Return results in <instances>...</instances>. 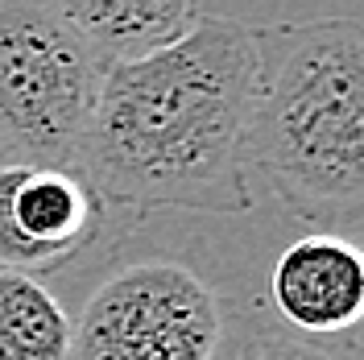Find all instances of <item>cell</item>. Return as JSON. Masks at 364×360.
<instances>
[{
  "label": "cell",
  "instance_id": "cell-1",
  "mask_svg": "<svg viewBox=\"0 0 364 360\" xmlns=\"http://www.w3.org/2000/svg\"><path fill=\"white\" fill-rule=\"evenodd\" d=\"M298 224L249 216H120L46 286L70 323L67 360H245L269 332L265 273Z\"/></svg>",
  "mask_w": 364,
  "mask_h": 360
},
{
  "label": "cell",
  "instance_id": "cell-2",
  "mask_svg": "<svg viewBox=\"0 0 364 360\" xmlns=\"http://www.w3.org/2000/svg\"><path fill=\"white\" fill-rule=\"evenodd\" d=\"M252 100L257 25L203 9L186 38L104 75L75 166L129 216H249Z\"/></svg>",
  "mask_w": 364,
  "mask_h": 360
},
{
  "label": "cell",
  "instance_id": "cell-3",
  "mask_svg": "<svg viewBox=\"0 0 364 360\" xmlns=\"http://www.w3.org/2000/svg\"><path fill=\"white\" fill-rule=\"evenodd\" d=\"M249 174L286 220L356 245L364 207V25L356 13L257 25Z\"/></svg>",
  "mask_w": 364,
  "mask_h": 360
},
{
  "label": "cell",
  "instance_id": "cell-4",
  "mask_svg": "<svg viewBox=\"0 0 364 360\" xmlns=\"http://www.w3.org/2000/svg\"><path fill=\"white\" fill-rule=\"evenodd\" d=\"M104 67L58 4H0V149L13 162L75 166Z\"/></svg>",
  "mask_w": 364,
  "mask_h": 360
},
{
  "label": "cell",
  "instance_id": "cell-5",
  "mask_svg": "<svg viewBox=\"0 0 364 360\" xmlns=\"http://www.w3.org/2000/svg\"><path fill=\"white\" fill-rule=\"evenodd\" d=\"M120 216L79 166L0 162V270L50 282L100 245Z\"/></svg>",
  "mask_w": 364,
  "mask_h": 360
},
{
  "label": "cell",
  "instance_id": "cell-6",
  "mask_svg": "<svg viewBox=\"0 0 364 360\" xmlns=\"http://www.w3.org/2000/svg\"><path fill=\"white\" fill-rule=\"evenodd\" d=\"M265 298L282 327L311 339H343L360 332L364 257L360 245L298 228L273 253Z\"/></svg>",
  "mask_w": 364,
  "mask_h": 360
},
{
  "label": "cell",
  "instance_id": "cell-7",
  "mask_svg": "<svg viewBox=\"0 0 364 360\" xmlns=\"http://www.w3.org/2000/svg\"><path fill=\"white\" fill-rule=\"evenodd\" d=\"M58 9L104 75L174 46L203 17L191 0H67Z\"/></svg>",
  "mask_w": 364,
  "mask_h": 360
},
{
  "label": "cell",
  "instance_id": "cell-8",
  "mask_svg": "<svg viewBox=\"0 0 364 360\" xmlns=\"http://www.w3.org/2000/svg\"><path fill=\"white\" fill-rule=\"evenodd\" d=\"M70 323L54 290L0 270V360H67Z\"/></svg>",
  "mask_w": 364,
  "mask_h": 360
},
{
  "label": "cell",
  "instance_id": "cell-9",
  "mask_svg": "<svg viewBox=\"0 0 364 360\" xmlns=\"http://www.w3.org/2000/svg\"><path fill=\"white\" fill-rule=\"evenodd\" d=\"M245 360H360V336L311 339L273 323L269 332L252 344V352Z\"/></svg>",
  "mask_w": 364,
  "mask_h": 360
},
{
  "label": "cell",
  "instance_id": "cell-10",
  "mask_svg": "<svg viewBox=\"0 0 364 360\" xmlns=\"http://www.w3.org/2000/svg\"><path fill=\"white\" fill-rule=\"evenodd\" d=\"M0 162H4V149H0Z\"/></svg>",
  "mask_w": 364,
  "mask_h": 360
}]
</instances>
